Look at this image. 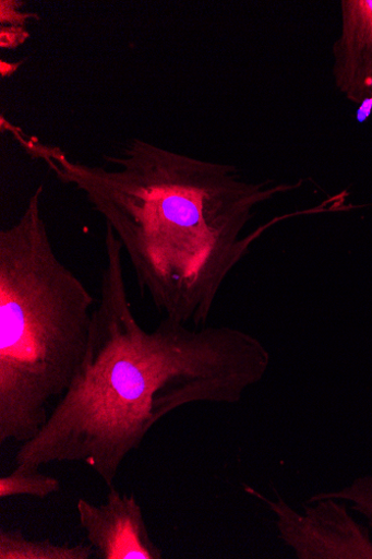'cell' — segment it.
<instances>
[{
	"instance_id": "1",
	"label": "cell",
	"mask_w": 372,
	"mask_h": 559,
	"mask_svg": "<svg viewBox=\"0 0 372 559\" xmlns=\"http://www.w3.org/2000/svg\"><path fill=\"white\" fill-rule=\"evenodd\" d=\"M123 253L106 226L84 359L46 425L21 444L16 466L80 463L116 487L129 454L156 424L190 404H236L267 374L268 348L240 329L190 328L164 318L146 331L129 297Z\"/></svg>"
},
{
	"instance_id": "2",
	"label": "cell",
	"mask_w": 372,
	"mask_h": 559,
	"mask_svg": "<svg viewBox=\"0 0 372 559\" xmlns=\"http://www.w3.org/2000/svg\"><path fill=\"white\" fill-rule=\"evenodd\" d=\"M32 158L81 191L122 245L140 289L164 318L206 326L225 283L267 227L256 210L291 183L250 181L238 168L132 139L106 166L4 124Z\"/></svg>"
},
{
	"instance_id": "3",
	"label": "cell",
	"mask_w": 372,
	"mask_h": 559,
	"mask_svg": "<svg viewBox=\"0 0 372 559\" xmlns=\"http://www.w3.org/2000/svg\"><path fill=\"white\" fill-rule=\"evenodd\" d=\"M39 186L0 231V443H26L69 390L88 345L95 299L59 258Z\"/></svg>"
},
{
	"instance_id": "4",
	"label": "cell",
	"mask_w": 372,
	"mask_h": 559,
	"mask_svg": "<svg viewBox=\"0 0 372 559\" xmlns=\"http://www.w3.org/2000/svg\"><path fill=\"white\" fill-rule=\"evenodd\" d=\"M244 489L267 503L276 514L280 538L295 550L297 558H372V545L367 534L333 498L307 502L304 514H299L277 489H274L276 501L249 486Z\"/></svg>"
},
{
	"instance_id": "5",
	"label": "cell",
	"mask_w": 372,
	"mask_h": 559,
	"mask_svg": "<svg viewBox=\"0 0 372 559\" xmlns=\"http://www.w3.org/2000/svg\"><path fill=\"white\" fill-rule=\"evenodd\" d=\"M77 515L88 544L99 559H163L164 551L149 535L135 496L109 488L100 504L79 499Z\"/></svg>"
},
{
	"instance_id": "6",
	"label": "cell",
	"mask_w": 372,
	"mask_h": 559,
	"mask_svg": "<svg viewBox=\"0 0 372 559\" xmlns=\"http://www.w3.org/2000/svg\"><path fill=\"white\" fill-rule=\"evenodd\" d=\"M340 13L333 45L335 86L355 106L372 107V0H343Z\"/></svg>"
},
{
	"instance_id": "7",
	"label": "cell",
	"mask_w": 372,
	"mask_h": 559,
	"mask_svg": "<svg viewBox=\"0 0 372 559\" xmlns=\"http://www.w3.org/2000/svg\"><path fill=\"white\" fill-rule=\"evenodd\" d=\"M91 544H56L28 538L20 530H0V559H91Z\"/></svg>"
},
{
	"instance_id": "8",
	"label": "cell",
	"mask_w": 372,
	"mask_h": 559,
	"mask_svg": "<svg viewBox=\"0 0 372 559\" xmlns=\"http://www.w3.org/2000/svg\"><path fill=\"white\" fill-rule=\"evenodd\" d=\"M61 488L58 478L43 474L35 467L16 466L11 474L0 477V499L32 497L43 500Z\"/></svg>"
},
{
	"instance_id": "9",
	"label": "cell",
	"mask_w": 372,
	"mask_h": 559,
	"mask_svg": "<svg viewBox=\"0 0 372 559\" xmlns=\"http://www.w3.org/2000/svg\"><path fill=\"white\" fill-rule=\"evenodd\" d=\"M24 3L16 0H2L0 2V24L2 27L26 28L29 20L37 17L36 14L20 11Z\"/></svg>"
},
{
	"instance_id": "10",
	"label": "cell",
	"mask_w": 372,
	"mask_h": 559,
	"mask_svg": "<svg viewBox=\"0 0 372 559\" xmlns=\"http://www.w3.org/2000/svg\"><path fill=\"white\" fill-rule=\"evenodd\" d=\"M29 37L26 28L0 27V47L15 48L24 44Z\"/></svg>"
}]
</instances>
